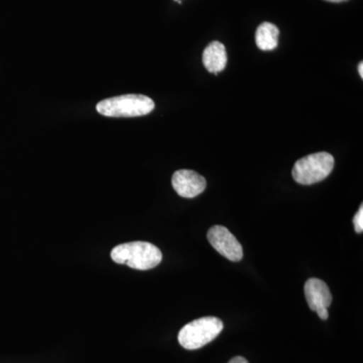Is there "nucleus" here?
<instances>
[{
  "instance_id": "obj_1",
  "label": "nucleus",
  "mask_w": 363,
  "mask_h": 363,
  "mask_svg": "<svg viewBox=\"0 0 363 363\" xmlns=\"http://www.w3.org/2000/svg\"><path fill=\"white\" fill-rule=\"evenodd\" d=\"M111 259L119 264H125L131 269L147 271L161 264V250L145 241H133L117 245L111 250Z\"/></svg>"
},
{
  "instance_id": "obj_2",
  "label": "nucleus",
  "mask_w": 363,
  "mask_h": 363,
  "mask_svg": "<svg viewBox=\"0 0 363 363\" xmlns=\"http://www.w3.org/2000/svg\"><path fill=\"white\" fill-rule=\"evenodd\" d=\"M155 109L152 98L142 94H126L107 98L96 105V111L107 117L147 116Z\"/></svg>"
},
{
  "instance_id": "obj_3",
  "label": "nucleus",
  "mask_w": 363,
  "mask_h": 363,
  "mask_svg": "<svg viewBox=\"0 0 363 363\" xmlns=\"http://www.w3.org/2000/svg\"><path fill=\"white\" fill-rule=\"evenodd\" d=\"M223 322L218 318H200L181 329L178 336L179 343L185 350H199L213 341L223 330Z\"/></svg>"
},
{
  "instance_id": "obj_4",
  "label": "nucleus",
  "mask_w": 363,
  "mask_h": 363,
  "mask_svg": "<svg viewBox=\"0 0 363 363\" xmlns=\"http://www.w3.org/2000/svg\"><path fill=\"white\" fill-rule=\"evenodd\" d=\"M334 164V157L328 152H315L296 162L292 171L293 179L301 185L319 183L330 175Z\"/></svg>"
},
{
  "instance_id": "obj_5",
  "label": "nucleus",
  "mask_w": 363,
  "mask_h": 363,
  "mask_svg": "<svg viewBox=\"0 0 363 363\" xmlns=\"http://www.w3.org/2000/svg\"><path fill=\"white\" fill-rule=\"evenodd\" d=\"M210 245L217 252L231 262H240L243 257V250L240 241L236 240L226 227L214 225L209 229L207 234Z\"/></svg>"
},
{
  "instance_id": "obj_6",
  "label": "nucleus",
  "mask_w": 363,
  "mask_h": 363,
  "mask_svg": "<svg viewBox=\"0 0 363 363\" xmlns=\"http://www.w3.org/2000/svg\"><path fill=\"white\" fill-rule=\"evenodd\" d=\"M305 296L312 311L317 312L322 320L328 319V307L332 303L329 286L322 279H310L305 284Z\"/></svg>"
},
{
  "instance_id": "obj_7",
  "label": "nucleus",
  "mask_w": 363,
  "mask_h": 363,
  "mask_svg": "<svg viewBox=\"0 0 363 363\" xmlns=\"http://www.w3.org/2000/svg\"><path fill=\"white\" fill-rule=\"evenodd\" d=\"M172 185L181 197L195 198L204 192L207 182L204 177L192 169H179L174 173Z\"/></svg>"
},
{
  "instance_id": "obj_8",
  "label": "nucleus",
  "mask_w": 363,
  "mask_h": 363,
  "mask_svg": "<svg viewBox=\"0 0 363 363\" xmlns=\"http://www.w3.org/2000/svg\"><path fill=\"white\" fill-rule=\"evenodd\" d=\"M203 64L210 73L223 71L227 64L225 45L217 40L212 42L203 52Z\"/></svg>"
},
{
  "instance_id": "obj_9",
  "label": "nucleus",
  "mask_w": 363,
  "mask_h": 363,
  "mask_svg": "<svg viewBox=\"0 0 363 363\" xmlns=\"http://www.w3.org/2000/svg\"><path fill=\"white\" fill-rule=\"evenodd\" d=\"M279 35L278 26L271 23H262L255 33V43L262 51H272L278 47Z\"/></svg>"
},
{
  "instance_id": "obj_10",
  "label": "nucleus",
  "mask_w": 363,
  "mask_h": 363,
  "mask_svg": "<svg viewBox=\"0 0 363 363\" xmlns=\"http://www.w3.org/2000/svg\"><path fill=\"white\" fill-rule=\"evenodd\" d=\"M353 224H354V229L357 233H362L363 231V207L362 205L358 210L357 213L355 214L353 218Z\"/></svg>"
},
{
  "instance_id": "obj_11",
  "label": "nucleus",
  "mask_w": 363,
  "mask_h": 363,
  "mask_svg": "<svg viewBox=\"0 0 363 363\" xmlns=\"http://www.w3.org/2000/svg\"><path fill=\"white\" fill-rule=\"evenodd\" d=\"M228 363H250L245 359V357H233V359L230 360Z\"/></svg>"
},
{
  "instance_id": "obj_12",
  "label": "nucleus",
  "mask_w": 363,
  "mask_h": 363,
  "mask_svg": "<svg viewBox=\"0 0 363 363\" xmlns=\"http://www.w3.org/2000/svg\"><path fill=\"white\" fill-rule=\"evenodd\" d=\"M358 72H359L360 77L363 78V63L360 62L359 65H358Z\"/></svg>"
},
{
  "instance_id": "obj_13",
  "label": "nucleus",
  "mask_w": 363,
  "mask_h": 363,
  "mask_svg": "<svg viewBox=\"0 0 363 363\" xmlns=\"http://www.w3.org/2000/svg\"><path fill=\"white\" fill-rule=\"evenodd\" d=\"M326 1H330V2H343V1H347V0H326Z\"/></svg>"
},
{
  "instance_id": "obj_14",
  "label": "nucleus",
  "mask_w": 363,
  "mask_h": 363,
  "mask_svg": "<svg viewBox=\"0 0 363 363\" xmlns=\"http://www.w3.org/2000/svg\"><path fill=\"white\" fill-rule=\"evenodd\" d=\"M176 1H179V0H176Z\"/></svg>"
}]
</instances>
